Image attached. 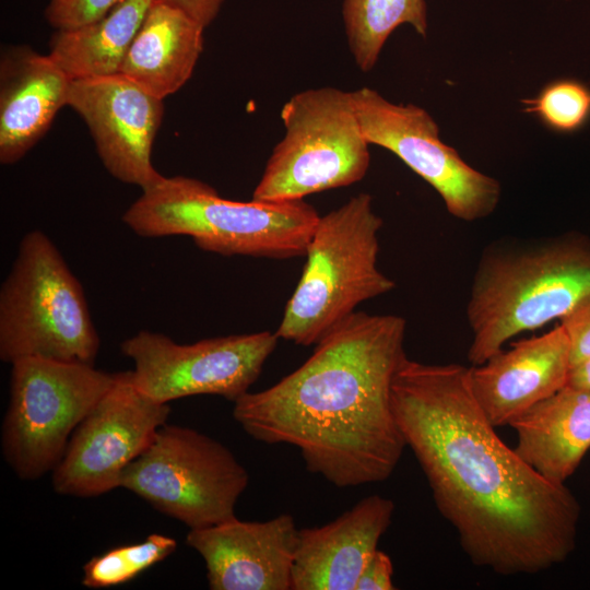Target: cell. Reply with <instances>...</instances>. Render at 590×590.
<instances>
[{
  "instance_id": "16",
  "label": "cell",
  "mask_w": 590,
  "mask_h": 590,
  "mask_svg": "<svg viewBox=\"0 0 590 590\" xmlns=\"http://www.w3.org/2000/svg\"><path fill=\"white\" fill-rule=\"evenodd\" d=\"M393 512L394 503L375 494L329 523L299 529L292 590H355Z\"/></svg>"
},
{
  "instance_id": "18",
  "label": "cell",
  "mask_w": 590,
  "mask_h": 590,
  "mask_svg": "<svg viewBox=\"0 0 590 590\" xmlns=\"http://www.w3.org/2000/svg\"><path fill=\"white\" fill-rule=\"evenodd\" d=\"M510 426L516 452L545 479L565 484L590 449V389L566 385Z\"/></svg>"
},
{
  "instance_id": "27",
  "label": "cell",
  "mask_w": 590,
  "mask_h": 590,
  "mask_svg": "<svg viewBox=\"0 0 590 590\" xmlns=\"http://www.w3.org/2000/svg\"><path fill=\"white\" fill-rule=\"evenodd\" d=\"M181 10L206 27L217 16L224 0H157Z\"/></svg>"
},
{
  "instance_id": "23",
  "label": "cell",
  "mask_w": 590,
  "mask_h": 590,
  "mask_svg": "<svg viewBox=\"0 0 590 590\" xmlns=\"http://www.w3.org/2000/svg\"><path fill=\"white\" fill-rule=\"evenodd\" d=\"M520 103L523 113L556 133L578 132L590 121V86L577 79L554 80Z\"/></svg>"
},
{
  "instance_id": "6",
  "label": "cell",
  "mask_w": 590,
  "mask_h": 590,
  "mask_svg": "<svg viewBox=\"0 0 590 590\" xmlns=\"http://www.w3.org/2000/svg\"><path fill=\"white\" fill-rule=\"evenodd\" d=\"M84 290L52 240L26 233L0 290V358L93 364L99 350Z\"/></svg>"
},
{
  "instance_id": "15",
  "label": "cell",
  "mask_w": 590,
  "mask_h": 590,
  "mask_svg": "<svg viewBox=\"0 0 590 590\" xmlns=\"http://www.w3.org/2000/svg\"><path fill=\"white\" fill-rule=\"evenodd\" d=\"M570 343L559 323L470 366L474 397L494 426L510 425L568 384Z\"/></svg>"
},
{
  "instance_id": "22",
  "label": "cell",
  "mask_w": 590,
  "mask_h": 590,
  "mask_svg": "<svg viewBox=\"0 0 590 590\" xmlns=\"http://www.w3.org/2000/svg\"><path fill=\"white\" fill-rule=\"evenodd\" d=\"M176 548L174 538L152 533L140 543L108 550L84 564L82 585L97 589L126 583L164 560Z\"/></svg>"
},
{
  "instance_id": "28",
  "label": "cell",
  "mask_w": 590,
  "mask_h": 590,
  "mask_svg": "<svg viewBox=\"0 0 590 590\" xmlns=\"http://www.w3.org/2000/svg\"><path fill=\"white\" fill-rule=\"evenodd\" d=\"M567 385L590 389V357L571 367Z\"/></svg>"
},
{
  "instance_id": "2",
  "label": "cell",
  "mask_w": 590,
  "mask_h": 590,
  "mask_svg": "<svg viewBox=\"0 0 590 590\" xmlns=\"http://www.w3.org/2000/svg\"><path fill=\"white\" fill-rule=\"evenodd\" d=\"M405 328L397 315L355 311L293 373L235 401L233 417L258 441L296 447L334 486L386 481L406 447L391 405Z\"/></svg>"
},
{
  "instance_id": "24",
  "label": "cell",
  "mask_w": 590,
  "mask_h": 590,
  "mask_svg": "<svg viewBox=\"0 0 590 590\" xmlns=\"http://www.w3.org/2000/svg\"><path fill=\"white\" fill-rule=\"evenodd\" d=\"M125 0H48L47 22L56 30L76 28L110 12Z\"/></svg>"
},
{
  "instance_id": "26",
  "label": "cell",
  "mask_w": 590,
  "mask_h": 590,
  "mask_svg": "<svg viewBox=\"0 0 590 590\" xmlns=\"http://www.w3.org/2000/svg\"><path fill=\"white\" fill-rule=\"evenodd\" d=\"M393 565L390 556L377 550L361 574L355 590H392Z\"/></svg>"
},
{
  "instance_id": "17",
  "label": "cell",
  "mask_w": 590,
  "mask_h": 590,
  "mask_svg": "<svg viewBox=\"0 0 590 590\" xmlns=\"http://www.w3.org/2000/svg\"><path fill=\"white\" fill-rule=\"evenodd\" d=\"M71 79L49 55L9 46L0 58V162L20 161L67 105Z\"/></svg>"
},
{
  "instance_id": "7",
  "label": "cell",
  "mask_w": 590,
  "mask_h": 590,
  "mask_svg": "<svg viewBox=\"0 0 590 590\" xmlns=\"http://www.w3.org/2000/svg\"><path fill=\"white\" fill-rule=\"evenodd\" d=\"M284 135L273 148L252 200H304L362 180L370 164L352 92L324 86L294 94L281 109Z\"/></svg>"
},
{
  "instance_id": "11",
  "label": "cell",
  "mask_w": 590,
  "mask_h": 590,
  "mask_svg": "<svg viewBox=\"0 0 590 590\" xmlns=\"http://www.w3.org/2000/svg\"><path fill=\"white\" fill-rule=\"evenodd\" d=\"M351 92L369 144L390 151L429 184L453 217L474 222L496 210L499 181L471 167L444 143L437 123L425 109L392 103L367 86Z\"/></svg>"
},
{
  "instance_id": "5",
  "label": "cell",
  "mask_w": 590,
  "mask_h": 590,
  "mask_svg": "<svg viewBox=\"0 0 590 590\" xmlns=\"http://www.w3.org/2000/svg\"><path fill=\"white\" fill-rule=\"evenodd\" d=\"M381 227L373 197L364 192L319 217L300 279L275 331L279 339L317 344L361 303L396 287L378 268Z\"/></svg>"
},
{
  "instance_id": "20",
  "label": "cell",
  "mask_w": 590,
  "mask_h": 590,
  "mask_svg": "<svg viewBox=\"0 0 590 590\" xmlns=\"http://www.w3.org/2000/svg\"><path fill=\"white\" fill-rule=\"evenodd\" d=\"M154 0H125L86 25L58 30L49 56L71 80L118 74Z\"/></svg>"
},
{
  "instance_id": "1",
  "label": "cell",
  "mask_w": 590,
  "mask_h": 590,
  "mask_svg": "<svg viewBox=\"0 0 590 590\" xmlns=\"http://www.w3.org/2000/svg\"><path fill=\"white\" fill-rule=\"evenodd\" d=\"M391 405L437 509L474 565L531 575L568 558L577 498L500 439L474 397L470 367L405 356L392 379Z\"/></svg>"
},
{
  "instance_id": "8",
  "label": "cell",
  "mask_w": 590,
  "mask_h": 590,
  "mask_svg": "<svg viewBox=\"0 0 590 590\" xmlns=\"http://www.w3.org/2000/svg\"><path fill=\"white\" fill-rule=\"evenodd\" d=\"M1 429L3 458L22 480L52 472L115 374L93 364L26 357L13 362Z\"/></svg>"
},
{
  "instance_id": "13",
  "label": "cell",
  "mask_w": 590,
  "mask_h": 590,
  "mask_svg": "<svg viewBox=\"0 0 590 590\" xmlns=\"http://www.w3.org/2000/svg\"><path fill=\"white\" fill-rule=\"evenodd\" d=\"M67 105L85 121L113 177L142 190L163 178L151 157L163 120V99L118 73L72 80Z\"/></svg>"
},
{
  "instance_id": "25",
  "label": "cell",
  "mask_w": 590,
  "mask_h": 590,
  "mask_svg": "<svg viewBox=\"0 0 590 590\" xmlns=\"http://www.w3.org/2000/svg\"><path fill=\"white\" fill-rule=\"evenodd\" d=\"M570 343L571 367L590 357V292L560 319Z\"/></svg>"
},
{
  "instance_id": "12",
  "label": "cell",
  "mask_w": 590,
  "mask_h": 590,
  "mask_svg": "<svg viewBox=\"0 0 590 590\" xmlns=\"http://www.w3.org/2000/svg\"><path fill=\"white\" fill-rule=\"evenodd\" d=\"M169 413L168 403L137 388L132 370L115 373L113 385L75 428L52 471L55 492L87 498L120 487L123 471L148 448Z\"/></svg>"
},
{
  "instance_id": "4",
  "label": "cell",
  "mask_w": 590,
  "mask_h": 590,
  "mask_svg": "<svg viewBox=\"0 0 590 590\" xmlns=\"http://www.w3.org/2000/svg\"><path fill=\"white\" fill-rule=\"evenodd\" d=\"M319 217L305 200L235 201L199 179L163 176L142 190L122 221L139 236L186 235L223 256L290 259L306 255Z\"/></svg>"
},
{
  "instance_id": "21",
  "label": "cell",
  "mask_w": 590,
  "mask_h": 590,
  "mask_svg": "<svg viewBox=\"0 0 590 590\" xmlns=\"http://www.w3.org/2000/svg\"><path fill=\"white\" fill-rule=\"evenodd\" d=\"M342 17L349 49L364 72L375 67L397 27L409 24L422 37L428 27L425 0H343Z\"/></svg>"
},
{
  "instance_id": "3",
  "label": "cell",
  "mask_w": 590,
  "mask_h": 590,
  "mask_svg": "<svg viewBox=\"0 0 590 590\" xmlns=\"http://www.w3.org/2000/svg\"><path fill=\"white\" fill-rule=\"evenodd\" d=\"M590 292V240L565 235L487 246L465 306L468 361L480 365L514 337L565 317Z\"/></svg>"
},
{
  "instance_id": "9",
  "label": "cell",
  "mask_w": 590,
  "mask_h": 590,
  "mask_svg": "<svg viewBox=\"0 0 590 590\" xmlns=\"http://www.w3.org/2000/svg\"><path fill=\"white\" fill-rule=\"evenodd\" d=\"M249 483L245 467L220 441L189 427L164 424L123 471V487L192 529L236 518Z\"/></svg>"
},
{
  "instance_id": "14",
  "label": "cell",
  "mask_w": 590,
  "mask_h": 590,
  "mask_svg": "<svg viewBox=\"0 0 590 590\" xmlns=\"http://www.w3.org/2000/svg\"><path fill=\"white\" fill-rule=\"evenodd\" d=\"M298 530L290 514L267 521L236 517L189 530L186 543L203 558L212 590H292Z\"/></svg>"
},
{
  "instance_id": "19",
  "label": "cell",
  "mask_w": 590,
  "mask_h": 590,
  "mask_svg": "<svg viewBox=\"0 0 590 590\" xmlns=\"http://www.w3.org/2000/svg\"><path fill=\"white\" fill-rule=\"evenodd\" d=\"M204 28L181 10L154 0L119 74L164 99L190 79L203 50Z\"/></svg>"
},
{
  "instance_id": "10",
  "label": "cell",
  "mask_w": 590,
  "mask_h": 590,
  "mask_svg": "<svg viewBox=\"0 0 590 590\" xmlns=\"http://www.w3.org/2000/svg\"><path fill=\"white\" fill-rule=\"evenodd\" d=\"M278 341L275 332L260 331L178 344L163 333L142 330L120 349L133 362L137 388L156 402L212 394L234 403L258 379Z\"/></svg>"
}]
</instances>
